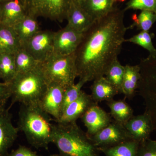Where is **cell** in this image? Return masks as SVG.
Returning <instances> with one entry per match:
<instances>
[{"instance_id":"obj_15","label":"cell","mask_w":156,"mask_h":156,"mask_svg":"<svg viewBox=\"0 0 156 156\" xmlns=\"http://www.w3.org/2000/svg\"><path fill=\"white\" fill-rule=\"evenodd\" d=\"M27 14L20 0H9L0 4V23L14 27Z\"/></svg>"},{"instance_id":"obj_33","label":"cell","mask_w":156,"mask_h":156,"mask_svg":"<svg viewBox=\"0 0 156 156\" xmlns=\"http://www.w3.org/2000/svg\"><path fill=\"white\" fill-rule=\"evenodd\" d=\"M8 156H42L37 154L30 148L24 146L20 145L19 147L12 151Z\"/></svg>"},{"instance_id":"obj_8","label":"cell","mask_w":156,"mask_h":156,"mask_svg":"<svg viewBox=\"0 0 156 156\" xmlns=\"http://www.w3.org/2000/svg\"><path fill=\"white\" fill-rule=\"evenodd\" d=\"M90 137L98 149L114 146L131 140L124 125L114 120L108 126Z\"/></svg>"},{"instance_id":"obj_5","label":"cell","mask_w":156,"mask_h":156,"mask_svg":"<svg viewBox=\"0 0 156 156\" xmlns=\"http://www.w3.org/2000/svg\"><path fill=\"white\" fill-rule=\"evenodd\" d=\"M74 53L63 56L53 54L41 63L48 83L58 84L65 89L75 83L78 75Z\"/></svg>"},{"instance_id":"obj_39","label":"cell","mask_w":156,"mask_h":156,"mask_svg":"<svg viewBox=\"0 0 156 156\" xmlns=\"http://www.w3.org/2000/svg\"><path fill=\"white\" fill-rule=\"evenodd\" d=\"M0 80H1V77H0Z\"/></svg>"},{"instance_id":"obj_23","label":"cell","mask_w":156,"mask_h":156,"mask_svg":"<svg viewBox=\"0 0 156 156\" xmlns=\"http://www.w3.org/2000/svg\"><path fill=\"white\" fill-rule=\"evenodd\" d=\"M140 144L133 140L108 147L98 148L105 156H138Z\"/></svg>"},{"instance_id":"obj_3","label":"cell","mask_w":156,"mask_h":156,"mask_svg":"<svg viewBox=\"0 0 156 156\" xmlns=\"http://www.w3.org/2000/svg\"><path fill=\"white\" fill-rule=\"evenodd\" d=\"M52 143L64 156H100L98 148L76 122L54 124Z\"/></svg>"},{"instance_id":"obj_28","label":"cell","mask_w":156,"mask_h":156,"mask_svg":"<svg viewBox=\"0 0 156 156\" xmlns=\"http://www.w3.org/2000/svg\"><path fill=\"white\" fill-rule=\"evenodd\" d=\"M151 34L147 31H140L139 33L126 40V42H130L138 45L146 49L149 53L150 56H156V48L154 47L152 41Z\"/></svg>"},{"instance_id":"obj_37","label":"cell","mask_w":156,"mask_h":156,"mask_svg":"<svg viewBox=\"0 0 156 156\" xmlns=\"http://www.w3.org/2000/svg\"><path fill=\"white\" fill-rule=\"evenodd\" d=\"M9 1V0H0V4L1 3L4 2H6V1Z\"/></svg>"},{"instance_id":"obj_19","label":"cell","mask_w":156,"mask_h":156,"mask_svg":"<svg viewBox=\"0 0 156 156\" xmlns=\"http://www.w3.org/2000/svg\"><path fill=\"white\" fill-rule=\"evenodd\" d=\"M21 48L14 27L0 23V53L14 54Z\"/></svg>"},{"instance_id":"obj_29","label":"cell","mask_w":156,"mask_h":156,"mask_svg":"<svg viewBox=\"0 0 156 156\" xmlns=\"http://www.w3.org/2000/svg\"><path fill=\"white\" fill-rule=\"evenodd\" d=\"M87 83V81L84 80H80L76 83L74 84L65 89L62 111L68 105L74 101L79 97L83 91L82 88Z\"/></svg>"},{"instance_id":"obj_4","label":"cell","mask_w":156,"mask_h":156,"mask_svg":"<svg viewBox=\"0 0 156 156\" xmlns=\"http://www.w3.org/2000/svg\"><path fill=\"white\" fill-rule=\"evenodd\" d=\"M10 84L11 103L9 109L16 102L26 105L38 104L48 83L41 63L29 71L17 74Z\"/></svg>"},{"instance_id":"obj_20","label":"cell","mask_w":156,"mask_h":156,"mask_svg":"<svg viewBox=\"0 0 156 156\" xmlns=\"http://www.w3.org/2000/svg\"><path fill=\"white\" fill-rule=\"evenodd\" d=\"M13 27L22 48L32 37L40 30L37 18L27 15Z\"/></svg>"},{"instance_id":"obj_13","label":"cell","mask_w":156,"mask_h":156,"mask_svg":"<svg viewBox=\"0 0 156 156\" xmlns=\"http://www.w3.org/2000/svg\"><path fill=\"white\" fill-rule=\"evenodd\" d=\"M81 119L89 136H93L108 126L113 120L111 115L98 106L97 103L92 105Z\"/></svg>"},{"instance_id":"obj_31","label":"cell","mask_w":156,"mask_h":156,"mask_svg":"<svg viewBox=\"0 0 156 156\" xmlns=\"http://www.w3.org/2000/svg\"><path fill=\"white\" fill-rule=\"evenodd\" d=\"M138 156H156V140L150 138L140 144Z\"/></svg>"},{"instance_id":"obj_25","label":"cell","mask_w":156,"mask_h":156,"mask_svg":"<svg viewBox=\"0 0 156 156\" xmlns=\"http://www.w3.org/2000/svg\"><path fill=\"white\" fill-rule=\"evenodd\" d=\"M125 66L121 64L118 58L114 60L106 70L104 76L119 91L122 93V86L124 74Z\"/></svg>"},{"instance_id":"obj_32","label":"cell","mask_w":156,"mask_h":156,"mask_svg":"<svg viewBox=\"0 0 156 156\" xmlns=\"http://www.w3.org/2000/svg\"><path fill=\"white\" fill-rule=\"evenodd\" d=\"M11 97L10 84L0 82V111L6 108L7 101Z\"/></svg>"},{"instance_id":"obj_16","label":"cell","mask_w":156,"mask_h":156,"mask_svg":"<svg viewBox=\"0 0 156 156\" xmlns=\"http://www.w3.org/2000/svg\"><path fill=\"white\" fill-rule=\"evenodd\" d=\"M66 19L67 20L66 25L82 33L87 32L95 21L81 6L76 5L72 1Z\"/></svg>"},{"instance_id":"obj_17","label":"cell","mask_w":156,"mask_h":156,"mask_svg":"<svg viewBox=\"0 0 156 156\" xmlns=\"http://www.w3.org/2000/svg\"><path fill=\"white\" fill-rule=\"evenodd\" d=\"M91 96L95 102L108 101L113 99L116 95L119 94L115 87L103 76L93 81L91 87Z\"/></svg>"},{"instance_id":"obj_38","label":"cell","mask_w":156,"mask_h":156,"mask_svg":"<svg viewBox=\"0 0 156 156\" xmlns=\"http://www.w3.org/2000/svg\"><path fill=\"white\" fill-rule=\"evenodd\" d=\"M155 130H156V126H155Z\"/></svg>"},{"instance_id":"obj_26","label":"cell","mask_w":156,"mask_h":156,"mask_svg":"<svg viewBox=\"0 0 156 156\" xmlns=\"http://www.w3.org/2000/svg\"><path fill=\"white\" fill-rule=\"evenodd\" d=\"M17 74L33 69L40 64L24 48H21L14 54Z\"/></svg>"},{"instance_id":"obj_10","label":"cell","mask_w":156,"mask_h":156,"mask_svg":"<svg viewBox=\"0 0 156 156\" xmlns=\"http://www.w3.org/2000/svg\"><path fill=\"white\" fill-rule=\"evenodd\" d=\"M65 89L55 83H48L46 91L38 105L46 113L57 122L62 112Z\"/></svg>"},{"instance_id":"obj_11","label":"cell","mask_w":156,"mask_h":156,"mask_svg":"<svg viewBox=\"0 0 156 156\" xmlns=\"http://www.w3.org/2000/svg\"><path fill=\"white\" fill-rule=\"evenodd\" d=\"M124 126L131 139L139 144L150 139L151 134L154 130L151 117L146 112L133 116Z\"/></svg>"},{"instance_id":"obj_7","label":"cell","mask_w":156,"mask_h":156,"mask_svg":"<svg viewBox=\"0 0 156 156\" xmlns=\"http://www.w3.org/2000/svg\"><path fill=\"white\" fill-rule=\"evenodd\" d=\"M55 32L39 30L22 47L37 61L42 63L53 53V39Z\"/></svg>"},{"instance_id":"obj_2","label":"cell","mask_w":156,"mask_h":156,"mask_svg":"<svg viewBox=\"0 0 156 156\" xmlns=\"http://www.w3.org/2000/svg\"><path fill=\"white\" fill-rule=\"evenodd\" d=\"M51 116L38 104L21 105L19 112V131L29 143L37 149H48L52 143L54 124Z\"/></svg>"},{"instance_id":"obj_22","label":"cell","mask_w":156,"mask_h":156,"mask_svg":"<svg viewBox=\"0 0 156 156\" xmlns=\"http://www.w3.org/2000/svg\"><path fill=\"white\" fill-rule=\"evenodd\" d=\"M110 111V115L113 120L125 125L134 116L133 109L125 101L113 99L107 101Z\"/></svg>"},{"instance_id":"obj_30","label":"cell","mask_w":156,"mask_h":156,"mask_svg":"<svg viewBox=\"0 0 156 156\" xmlns=\"http://www.w3.org/2000/svg\"><path fill=\"white\" fill-rule=\"evenodd\" d=\"M139 10L153 11L156 13V0H129L124 10Z\"/></svg>"},{"instance_id":"obj_1","label":"cell","mask_w":156,"mask_h":156,"mask_svg":"<svg viewBox=\"0 0 156 156\" xmlns=\"http://www.w3.org/2000/svg\"><path fill=\"white\" fill-rule=\"evenodd\" d=\"M125 11L115 7L84 33L74 53L80 80L88 82L104 76L118 58L128 29L124 23Z\"/></svg>"},{"instance_id":"obj_9","label":"cell","mask_w":156,"mask_h":156,"mask_svg":"<svg viewBox=\"0 0 156 156\" xmlns=\"http://www.w3.org/2000/svg\"><path fill=\"white\" fill-rule=\"evenodd\" d=\"M84 33L66 25L56 32L53 39V53L56 55H68L74 53L80 44Z\"/></svg>"},{"instance_id":"obj_35","label":"cell","mask_w":156,"mask_h":156,"mask_svg":"<svg viewBox=\"0 0 156 156\" xmlns=\"http://www.w3.org/2000/svg\"><path fill=\"white\" fill-rule=\"evenodd\" d=\"M50 156H64L62 155L61 154H53L50 155Z\"/></svg>"},{"instance_id":"obj_24","label":"cell","mask_w":156,"mask_h":156,"mask_svg":"<svg viewBox=\"0 0 156 156\" xmlns=\"http://www.w3.org/2000/svg\"><path fill=\"white\" fill-rule=\"evenodd\" d=\"M17 74L14 54L0 53V77L3 82L11 83Z\"/></svg>"},{"instance_id":"obj_14","label":"cell","mask_w":156,"mask_h":156,"mask_svg":"<svg viewBox=\"0 0 156 156\" xmlns=\"http://www.w3.org/2000/svg\"><path fill=\"white\" fill-rule=\"evenodd\" d=\"M96 103L91 95L82 91L79 97L64 109L59 120L56 122L69 123L76 122L77 120L81 118L86 112Z\"/></svg>"},{"instance_id":"obj_36","label":"cell","mask_w":156,"mask_h":156,"mask_svg":"<svg viewBox=\"0 0 156 156\" xmlns=\"http://www.w3.org/2000/svg\"><path fill=\"white\" fill-rule=\"evenodd\" d=\"M126 1V0H114V1L115 2H124V1Z\"/></svg>"},{"instance_id":"obj_12","label":"cell","mask_w":156,"mask_h":156,"mask_svg":"<svg viewBox=\"0 0 156 156\" xmlns=\"http://www.w3.org/2000/svg\"><path fill=\"white\" fill-rule=\"evenodd\" d=\"M9 108L0 111V156H8L18 135L19 129L14 126Z\"/></svg>"},{"instance_id":"obj_27","label":"cell","mask_w":156,"mask_h":156,"mask_svg":"<svg viewBox=\"0 0 156 156\" xmlns=\"http://www.w3.org/2000/svg\"><path fill=\"white\" fill-rule=\"evenodd\" d=\"M134 23L131 26L135 27L141 31L149 32L153 25L156 21V13L153 11H141L140 14L133 17Z\"/></svg>"},{"instance_id":"obj_21","label":"cell","mask_w":156,"mask_h":156,"mask_svg":"<svg viewBox=\"0 0 156 156\" xmlns=\"http://www.w3.org/2000/svg\"><path fill=\"white\" fill-rule=\"evenodd\" d=\"M123 79L122 92L127 98H132L137 89L140 79V67L136 65H126Z\"/></svg>"},{"instance_id":"obj_18","label":"cell","mask_w":156,"mask_h":156,"mask_svg":"<svg viewBox=\"0 0 156 156\" xmlns=\"http://www.w3.org/2000/svg\"><path fill=\"white\" fill-rule=\"evenodd\" d=\"M114 0H84L81 7L95 21L102 18L115 8Z\"/></svg>"},{"instance_id":"obj_6","label":"cell","mask_w":156,"mask_h":156,"mask_svg":"<svg viewBox=\"0 0 156 156\" xmlns=\"http://www.w3.org/2000/svg\"><path fill=\"white\" fill-rule=\"evenodd\" d=\"M27 15L62 22L66 19L71 0H20Z\"/></svg>"},{"instance_id":"obj_34","label":"cell","mask_w":156,"mask_h":156,"mask_svg":"<svg viewBox=\"0 0 156 156\" xmlns=\"http://www.w3.org/2000/svg\"><path fill=\"white\" fill-rule=\"evenodd\" d=\"M72 1L78 5L80 6L81 4L84 1V0H71Z\"/></svg>"}]
</instances>
